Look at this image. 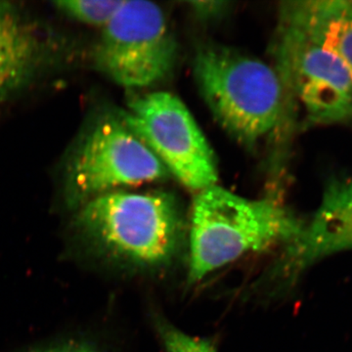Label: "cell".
Here are the masks:
<instances>
[{"label":"cell","instance_id":"5bb4252c","mask_svg":"<svg viewBox=\"0 0 352 352\" xmlns=\"http://www.w3.org/2000/svg\"><path fill=\"white\" fill-rule=\"evenodd\" d=\"M34 352H98L94 347L88 346L82 342H68L61 346L48 347V349H41Z\"/></svg>","mask_w":352,"mask_h":352},{"label":"cell","instance_id":"7c38bea8","mask_svg":"<svg viewBox=\"0 0 352 352\" xmlns=\"http://www.w3.org/2000/svg\"><path fill=\"white\" fill-rule=\"evenodd\" d=\"M156 327L166 352H217L210 340L192 337L164 318L156 319Z\"/></svg>","mask_w":352,"mask_h":352},{"label":"cell","instance_id":"30bf717a","mask_svg":"<svg viewBox=\"0 0 352 352\" xmlns=\"http://www.w3.org/2000/svg\"><path fill=\"white\" fill-rule=\"evenodd\" d=\"M43 43L36 28L10 2L0 1V94L24 85L38 68Z\"/></svg>","mask_w":352,"mask_h":352},{"label":"cell","instance_id":"8fae6325","mask_svg":"<svg viewBox=\"0 0 352 352\" xmlns=\"http://www.w3.org/2000/svg\"><path fill=\"white\" fill-rule=\"evenodd\" d=\"M122 2V0H61L53 4L57 10L71 19L104 29Z\"/></svg>","mask_w":352,"mask_h":352},{"label":"cell","instance_id":"3957f363","mask_svg":"<svg viewBox=\"0 0 352 352\" xmlns=\"http://www.w3.org/2000/svg\"><path fill=\"white\" fill-rule=\"evenodd\" d=\"M76 223L111 256L149 268L170 264L186 235L182 206L166 192L102 194L83 204Z\"/></svg>","mask_w":352,"mask_h":352},{"label":"cell","instance_id":"8992f818","mask_svg":"<svg viewBox=\"0 0 352 352\" xmlns=\"http://www.w3.org/2000/svg\"><path fill=\"white\" fill-rule=\"evenodd\" d=\"M120 118L185 187L199 193L217 185L214 152L188 108L175 95L156 91L136 97Z\"/></svg>","mask_w":352,"mask_h":352},{"label":"cell","instance_id":"5b68a950","mask_svg":"<svg viewBox=\"0 0 352 352\" xmlns=\"http://www.w3.org/2000/svg\"><path fill=\"white\" fill-rule=\"evenodd\" d=\"M178 47L163 9L149 1H124L102 32L94 64L126 88L151 87L168 76Z\"/></svg>","mask_w":352,"mask_h":352},{"label":"cell","instance_id":"ba28073f","mask_svg":"<svg viewBox=\"0 0 352 352\" xmlns=\"http://www.w3.org/2000/svg\"><path fill=\"white\" fill-rule=\"evenodd\" d=\"M352 251V176L329 180L320 206L275 268L288 285L321 259Z\"/></svg>","mask_w":352,"mask_h":352},{"label":"cell","instance_id":"9c48e42d","mask_svg":"<svg viewBox=\"0 0 352 352\" xmlns=\"http://www.w3.org/2000/svg\"><path fill=\"white\" fill-rule=\"evenodd\" d=\"M279 18L295 25L344 65L352 78V1L284 2Z\"/></svg>","mask_w":352,"mask_h":352},{"label":"cell","instance_id":"7a4b0ae2","mask_svg":"<svg viewBox=\"0 0 352 352\" xmlns=\"http://www.w3.org/2000/svg\"><path fill=\"white\" fill-rule=\"evenodd\" d=\"M194 75L215 119L242 144H258L286 118L291 100L274 65L204 44L197 50Z\"/></svg>","mask_w":352,"mask_h":352},{"label":"cell","instance_id":"277c9868","mask_svg":"<svg viewBox=\"0 0 352 352\" xmlns=\"http://www.w3.org/2000/svg\"><path fill=\"white\" fill-rule=\"evenodd\" d=\"M168 171L120 116H104L88 127L65 168L69 203L80 205L95 197L164 179Z\"/></svg>","mask_w":352,"mask_h":352},{"label":"cell","instance_id":"6da1fadb","mask_svg":"<svg viewBox=\"0 0 352 352\" xmlns=\"http://www.w3.org/2000/svg\"><path fill=\"white\" fill-rule=\"evenodd\" d=\"M305 223L277 201L250 200L223 187L197 194L189 223L190 283L249 252L289 245Z\"/></svg>","mask_w":352,"mask_h":352},{"label":"cell","instance_id":"52a82bcc","mask_svg":"<svg viewBox=\"0 0 352 352\" xmlns=\"http://www.w3.org/2000/svg\"><path fill=\"white\" fill-rule=\"evenodd\" d=\"M272 51L291 103L300 106L309 124L328 126L351 119L352 78L337 57L281 18Z\"/></svg>","mask_w":352,"mask_h":352},{"label":"cell","instance_id":"4fadbf2b","mask_svg":"<svg viewBox=\"0 0 352 352\" xmlns=\"http://www.w3.org/2000/svg\"><path fill=\"white\" fill-rule=\"evenodd\" d=\"M192 9L195 11L197 15L200 16L203 19H212L214 17H219L228 6L227 2L221 1H204L193 2L191 3Z\"/></svg>","mask_w":352,"mask_h":352}]
</instances>
